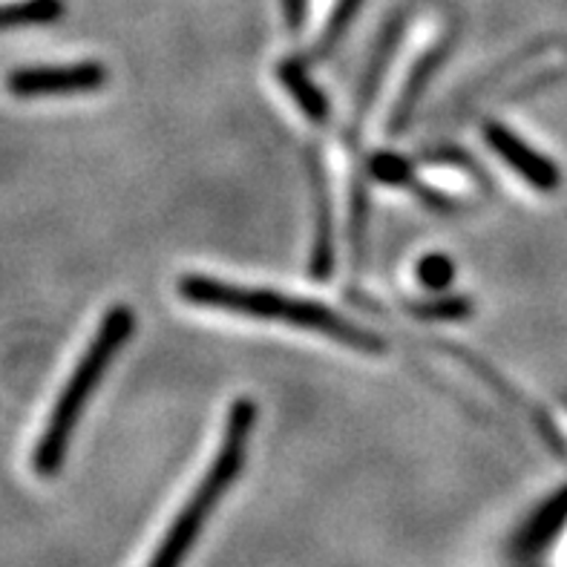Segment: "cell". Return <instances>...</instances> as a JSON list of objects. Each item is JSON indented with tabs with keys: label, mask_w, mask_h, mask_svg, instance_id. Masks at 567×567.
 <instances>
[{
	"label": "cell",
	"mask_w": 567,
	"mask_h": 567,
	"mask_svg": "<svg viewBox=\"0 0 567 567\" xmlns=\"http://www.w3.org/2000/svg\"><path fill=\"white\" fill-rule=\"evenodd\" d=\"M372 173L381 182H406V176H410V165L398 156H378L372 162Z\"/></svg>",
	"instance_id": "cell-14"
},
{
	"label": "cell",
	"mask_w": 567,
	"mask_h": 567,
	"mask_svg": "<svg viewBox=\"0 0 567 567\" xmlns=\"http://www.w3.org/2000/svg\"><path fill=\"white\" fill-rule=\"evenodd\" d=\"M412 315L424 317V320H461V317L473 315V302L467 297H444L435 302H415Z\"/></svg>",
	"instance_id": "cell-13"
},
{
	"label": "cell",
	"mask_w": 567,
	"mask_h": 567,
	"mask_svg": "<svg viewBox=\"0 0 567 567\" xmlns=\"http://www.w3.org/2000/svg\"><path fill=\"white\" fill-rule=\"evenodd\" d=\"M441 55H444V50L439 47V52H430V55H424L415 64V70H412L410 81H406V86H403V95L398 99L395 113H392V130H395V133H398V130L406 127V122H410L412 110H415L417 99L424 95L426 81H430V75L435 72V66H439Z\"/></svg>",
	"instance_id": "cell-8"
},
{
	"label": "cell",
	"mask_w": 567,
	"mask_h": 567,
	"mask_svg": "<svg viewBox=\"0 0 567 567\" xmlns=\"http://www.w3.org/2000/svg\"><path fill=\"white\" fill-rule=\"evenodd\" d=\"M107 81L104 66L95 61H81V64L66 66H29L9 75V90L21 99H38V95L58 93H86L99 90Z\"/></svg>",
	"instance_id": "cell-4"
},
{
	"label": "cell",
	"mask_w": 567,
	"mask_h": 567,
	"mask_svg": "<svg viewBox=\"0 0 567 567\" xmlns=\"http://www.w3.org/2000/svg\"><path fill=\"white\" fill-rule=\"evenodd\" d=\"M455 277V262L446 254H426L421 262H417V280L421 286L432 288V291H441L453 282Z\"/></svg>",
	"instance_id": "cell-12"
},
{
	"label": "cell",
	"mask_w": 567,
	"mask_h": 567,
	"mask_svg": "<svg viewBox=\"0 0 567 567\" xmlns=\"http://www.w3.org/2000/svg\"><path fill=\"white\" fill-rule=\"evenodd\" d=\"M484 133H487L489 147H493L518 176H525L536 190L554 194L556 187H559V167H556L550 158L542 156L539 151H533L530 144L522 142L516 133H511V130L502 127V124H487Z\"/></svg>",
	"instance_id": "cell-5"
},
{
	"label": "cell",
	"mask_w": 567,
	"mask_h": 567,
	"mask_svg": "<svg viewBox=\"0 0 567 567\" xmlns=\"http://www.w3.org/2000/svg\"><path fill=\"white\" fill-rule=\"evenodd\" d=\"M280 79H282V84L288 86V93L295 95V101L302 107V113L309 115L311 122H326V113H329V107H326L323 93H320V90L311 84L309 75H306L300 66L282 64Z\"/></svg>",
	"instance_id": "cell-9"
},
{
	"label": "cell",
	"mask_w": 567,
	"mask_h": 567,
	"mask_svg": "<svg viewBox=\"0 0 567 567\" xmlns=\"http://www.w3.org/2000/svg\"><path fill=\"white\" fill-rule=\"evenodd\" d=\"M354 9H358V0H338L334 9H331L329 21H326L323 35L315 41V50H311V58H326L331 52V47L338 43V38L343 35L349 21H352Z\"/></svg>",
	"instance_id": "cell-11"
},
{
	"label": "cell",
	"mask_w": 567,
	"mask_h": 567,
	"mask_svg": "<svg viewBox=\"0 0 567 567\" xmlns=\"http://www.w3.org/2000/svg\"><path fill=\"white\" fill-rule=\"evenodd\" d=\"M64 3L61 0H18L0 7V29L27 27V23H50L61 18Z\"/></svg>",
	"instance_id": "cell-10"
},
{
	"label": "cell",
	"mask_w": 567,
	"mask_h": 567,
	"mask_svg": "<svg viewBox=\"0 0 567 567\" xmlns=\"http://www.w3.org/2000/svg\"><path fill=\"white\" fill-rule=\"evenodd\" d=\"M179 295L194 306L205 309L230 311V315L257 317V320H282V323L295 326V329L317 331L331 340L352 346L354 352L381 354L383 340L372 331L360 329L352 320L334 315L326 306H317L302 297H288L280 291H266V288H243L230 286V282L210 280L199 274H187L179 280Z\"/></svg>",
	"instance_id": "cell-1"
},
{
	"label": "cell",
	"mask_w": 567,
	"mask_h": 567,
	"mask_svg": "<svg viewBox=\"0 0 567 567\" xmlns=\"http://www.w3.org/2000/svg\"><path fill=\"white\" fill-rule=\"evenodd\" d=\"M565 522H567V487L561 489V493H556V496L530 518V525H527L525 533H522V550H527V554L542 550V547H545L547 542L554 539L556 533L565 527Z\"/></svg>",
	"instance_id": "cell-7"
},
{
	"label": "cell",
	"mask_w": 567,
	"mask_h": 567,
	"mask_svg": "<svg viewBox=\"0 0 567 567\" xmlns=\"http://www.w3.org/2000/svg\"><path fill=\"white\" fill-rule=\"evenodd\" d=\"M309 176L311 190H315V208H317V234H315V254H311V274L315 277H329L331 274V202L329 187H326L323 167L315 151L309 153Z\"/></svg>",
	"instance_id": "cell-6"
},
{
	"label": "cell",
	"mask_w": 567,
	"mask_h": 567,
	"mask_svg": "<svg viewBox=\"0 0 567 567\" xmlns=\"http://www.w3.org/2000/svg\"><path fill=\"white\" fill-rule=\"evenodd\" d=\"M133 326H136V315L127 306H115V309L104 315L93 343L86 346L79 367L72 369L70 381L61 389V395H58L55 406H52L50 424L41 432V441L35 446V455H32V467H35L38 475H55L61 470L81 412H84V406L93 398L95 386L101 383L115 354L122 352V346L127 343Z\"/></svg>",
	"instance_id": "cell-2"
},
{
	"label": "cell",
	"mask_w": 567,
	"mask_h": 567,
	"mask_svg": "<svg viewBox=\"0 0 567 567\" xmlns=\"http://www.w3.org/2000/svg\"><path fill=\"white\" fill-rule=\"evenodd\" d=\"M254 421H257V406L251 401H237L230 406L228 426H225L223 444H219V453H216L214 464H210V470L199 482V487L194 489V496L187 498L179 516L173 518L165 542L158 545L156 556H153L147 567H182V561L190 554L194 542L199 539L202 527L210 518L214 507L228 493V487L234 484L239 470H243L245 450H248V441H251L254 432Z\"/></svg>",
	"instance_id": "cell-3"
}]
</instances>
